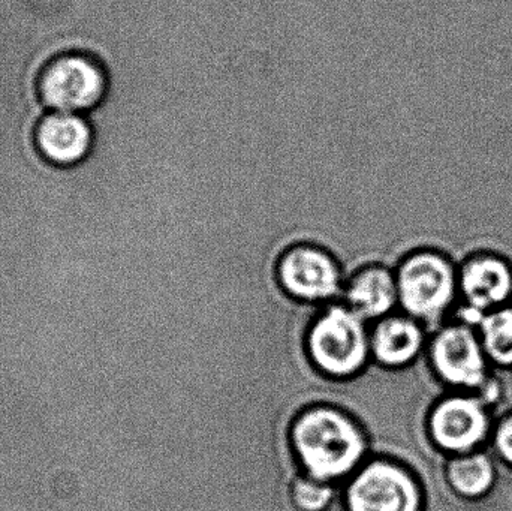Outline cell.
Wrapping results in <instances>:
<instances>
[{
  "label": "cell",
  "mask_w": 512,
  "mask_h": 511,
  "mask_svg": "<svg viewBox=\"0 0 512 511\" xmlns=\"http://www.w3.org/2000/svg\"><path fill=\"white\" fill-rule=\"evenodd\" d=\"M289 441L303 473L331 485L348 482L372 456L360 423L330 404H313L298 411L289 428Z\"/></svg>",
  "instance_id": "1"
},
{
  "label": "cell",
  "mask_w": 512,
  "mask_h": 511,
  "mask_svg": "<svg viewBox=\"0 0 512 511\" xmlns=\"http://www.w3.org/2000/svg\"><path fill=\"white\" fill-rule=\"evenodd\" d=\"M400 312L420 321L430 333L448 320L459 302V266L436 248L412 249L396 267Z\"/></svg>",
  "instance_id": "2"
},
{
  "label": "cell",
  "mask_w": 512,
  "mask_h": 511,
  "mask_svg": "<svg viewBox=\"0 0 512 511\" xmlns=\"http://www.w3.org/2000/svg\"><path fill=\"white\" fill-rule=\"evenodd\" d=\"M304 344L312 365L327 377H355L372 362L370 324L343 302L322 306Z\"/></svg>",
  "instance_id": "3"
},
{
  "label": "cell",
  "mask_w": 512,
  "mask_h": 511,
  "mask_svg": "<svg viewBox=\"0 0 512 511\" xmlns=\"http://www.w3.org/2000/svg\"><path fill=\"white\" fill-rule=\"evenodd\" d=\"M113 77L104 60L86 51L51 57L38 77L39 101L47 111L87 114L107 102Z\"/></svg>",
  "instance_id": "4"
},
{
  "label": "cell",
  "mask_w": 512,
  "mask_h": 511,
  "mask_svg": "<svg viewBox=\"0 0 512 511\" xmlns=\"http://www.w3.org/2000/svg\"><path fill=\"white\" fill-rule=\"evenodd\" d=\"M426 360L436 381L453 392L478 395L493 380L477 326L463 320L445 321L430 333Z\"/></svg>",
  "instance_id": "5"
},
{
  "label": "cell",
  "mask_w": 512,
  "mask_h": 511,
  "mask_svg": "<svg viewBox=\"0 0 512 511\" xmlns=\"http://www.w3.org/2000/svg\"><path fill=\"white\" fill-rule=\"evenodd\" d=\"M346 511H426V489L405 462L372 455L342 485Z\"/></svg>",
  "instance_id": "6"
},
{
  "label": "cell",
  "mask_w": 512,
  "mask_h": 511,
  "mask_svg": "<svg viewBox=\"0 0 512 511\" xmlns=\"http://www.w3.org/2000/svg\"><path fill=\"white\" fill-rule=\"evenodd\" d=\"M427 438L445 458L483 450L492 441V407L477 393L451 392L438 396L427 410Z\"/></svg>",
  "instance_id": "7"
},
{
  "label": "cell",
  "mask_w": 512,
  "mask_h": 511,
  "mask_svg": "<svg viewBox=\"0 0 512 511\" xmlns=\"http://www.w3.org/2000/svg\"><path fill=\"white\" fill-rule=\"evenodd\" d=\"M280 288L301 303L340 302L349 275L328 249L298 242L280 254L276 267Z\"/></svg>",
  "instance_id": "8"
},
{
  "label": "cell",
  "mask_w": 512,
  "mask_h": 511,
  "mask_svg": "<svg viewBox=\"0 0 512 511\" xmlns=\"http://www.w3.org/2000/svg\"><path fill=\"white\" fill-rule=\"evenodd\" d=\"M459 300L465 314L459 320L477 326L493 309L510 305L512 264L495 252H475L459 264Z\"/></svg>",
  "instance_id": "9"
},
{
  "label": "cell",
  "mask_w": 512,
  "mask_h": 511,
  "mask_svg": "<svg viewBox=\"0 0 512 511\" xmlns=\"http://www.w3.org/2000/svg\"><path fill=\"white\" fill-rule=\"evenodd\" d=\"M92 120L84 114L47 111L35 128V146L41 158L56 168H74L95 149Z\"/></svg>",
  "instance_id": "10"
},
{
  "label": "cell",
  "mask_w": 512,
  "mask_h": 511,
  "mask_svg": "<svg viewBox=\"0 0 512 511\" xmlns=\"http://www.w3.org/2000/svg\"><path fill=\"white\" fill-rule=\"evenodd\" d=\"M429 338V330L420 321L394 312L370 324L372 360L385 368H408L426 354Z\"/></svg>",
  "instance_id": "11"
},
{
  "label": "cell",
  "mask_w": 512,
  "mask_h": 511,
  "mask_svg": "<svg viewBox=\"0 0 512 511\" xmlns=\"http://www.w3.org/2000/svg\"><path fill=\"white\" fill-rule=\"evenodd\" d=\"M372 324L399 308L396 269L385 264H366L355 270L345 284L342 300Z\"/></svg>",
  "instance_id": "12"
},
{
  "label": "cell",
  "mask_w": 512,
  "mask_h": 511,
  "mask_svg": "<svg viewBox=\"0 0 512 511\" xmlns=\"http://www.w3.org/2000/svg\"><path fill=\"white\" fill-rule=\"evenodd\" d=\"M442 477L454 497L478 503L492 497L498 488L499 471L492 455L477 450L445 459Z\"/></svg>",
  "instance_id": "13"
},
{
  "label": "cell",
  "mask_w": 512,
  "mask_h": 511,
  "mask_svg": "<svg viewBox=\"0 0 512 511\" xmlns=\"http://www.w3.org/2000/svg\"><path fill=\"white\" fill-rule=\"evenodd\" d=\"M477 330L493 368L512 369V303L484 314Z\"/></svg>",
  "instance_id": "14"
},
{
  "label": "cell",
  "mask_w": 512,
  "mask_h": 511,
  "mask_svg": "<svg viewBox=\"0 0 512 511\" xmlns=\"http://www.w3.org/2000/svg\"><path fill=\"white\" fill-rule=\"evenodd\" d=\"M340 485L310 479L303 470L291 482V500L298 511H327L336 500Z\"/></svg>",
  "instance_id": "15"
},
{
  "label": "cell",
  "mask_w": 512,
  "mask_h": 511,
  "mask_svg": "<svg viewBox=\"0 0 512 511\" xmlns=\"http://www.w3.org/2000/svg\"><path fill=\"white\" fill-rule=\"evenodd\" d=\"M490 443L499 461L512 470V411L495 423Z\"/></svg>",
  "instance_id": "16"
}]
</instances>
